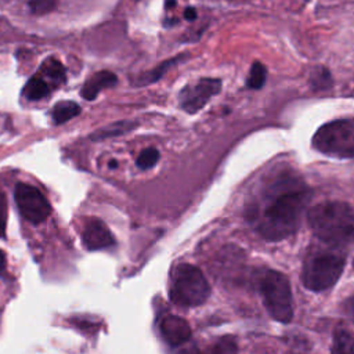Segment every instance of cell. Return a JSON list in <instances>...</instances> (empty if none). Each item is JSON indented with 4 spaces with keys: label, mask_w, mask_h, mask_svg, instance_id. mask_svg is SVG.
<instances>
[{
    "label": "cell",
    "mask_w": 354,
    "mask_h": 354,
    "mask_svg": "<svg viewBox=\"0 0 354 354\" xmlns=\"http://www.w3.org/2000/svg\"><path fill=\"white\" fill-rule=\"evenodd\" d=\"M6 264H7V260H6V253L0 249V275L4 272L6 270Z\"/></svg>",
    "instance_id": "4316f807"
},
{
    "label": "cell",
    "mask_w": 354,
    "mask_h": 354,
    "mask_svg": "<svg viewBox=\"0 0 354 354\" xmlns=\"http://www.w3.org/2000/svg\"><path fill=\"white\" fill-rule=\"evenodd\" d=\"M308 353V347H306L304 342H295L286 354H307Z\"/></svg>",
    "instance_id": "d4e9b609"
},
{
    "label": "cell",
    "mask_w": 354,
    "mask_h": 354,
    "mask_svg": "<svg viewBox=\"0 0 354 354\" xmlns=\"http://www.w3.org/2000/svg\"><path fill=\"white\" fill-rule=\"evenodd\" d=\"M14 199L21 216L32 224L46 221L51 213V206L46 196L30 184L18 183L14 188Z\"/></svg>",
    "instance_id": "52a82bcc"
},
{
    "label": "cell",
    "mask_w": 354,
    "mask_h": 354,
    "mask_svg": "<svg viewBox=\"0 0 354 354\" xmlns=\"http://www.w3.org/2000/svg\"><path fill=\"white\" fill-rule=\"evenodd\" d=\"M346 259L340 252L322 250L307 257L301 270V283L313 292L332 288L344 270Z\"/></svg>",
    "instance_id": "277c9868"
},
{
    "label": "cell",
    "mask_w": 354,
    "mask_h": 354,
    "mask_svg": "<svg viewBox=\"0 0 354 354\" xmlns=\"http://www.w3.org/2000/svg\"><path fill=\"white\" fill-rule=\"evenodd\" d=\"M158 160H159V151L153 147H148L140 152L136 160V165L141 170H148L153 167L158 163Z\"/></svg>",
    "instance_id": "d6986e66"
},
{
    "label": "cell",
    "mask_w": 354,
    "mask_h": 354,
    "mask_svg": "<svg viewBox=\"0 0 354 354\" xmlns=\"http://www.w3.org/2000/svg\"><path fill=\"white\" fill-rule=\"evenodd\" d=\"M50 94V87L44 79L40 77H32L25 84L24 95L30 101H39Z\"/></svg>",
    "instance_id": "e0dca14e"
},
{
    "label": "cell",
    "mask_w": 354,
    "mask_h": 354,
    "mask_svg": "<svg viewBox=\"0 0 354 354\" xmlns=\"http://www.w3.org/2000/svg\"><path fill=\"white\" fill-rule=\"evenodd\" d=\"M330 354H354V337L346 329H336L333 333Z\"/></svg>",
    "instance_id": "4fadbf2b"
},
{
    "label": "cell",
    "mask_w": 354,
    "mask_h": 354,
    "mask_svg": "<svg viewBox=\"0 0 354 354\" xmlns=\"http://www.w3.org/2000/svg\"><path fill=\"white\" fill-rule=\"evenodd\" d=\"M176 62V59H170V61H166L163 62L162 65H159L156 69L148 72V73H144L140 76V80L137 82V84H148V83H152L155 80H158L170 66L169 65H173Z\"/></svg>",
    "instance_id": "44dd1931"
},
{
    "label": "cell",
    "mask_w": 354,
    "mask_h": 354,
    "mask_svg": "<svg viewBox=\"0 0 354 354\" xmlns=\"http://www.w3.org/2000/svg\"><path fill=\"white\" fill-rule=\"evenodd\" d=\"M267 79V69L261 62H253L248 80H246V86L252 90H259L264 86Z\"/></svg>",
    "instance_id": "ac0fdd59"
},
{
    "label": "cell",
    "mask_w": 354,
    "mask_h": 354,
    "mask_svg": "<svg viewBox=\"0 0 354 354\" xmlns=\"http://www.w3.org/2000/svg\"><path fill=\"white\" fill-rule=\"evenodd\" d=\"M116 83H118V77L115 73H112L109 71L97 72L84 82L82 90H80V95L84 100L93 101L98 95L100 91H102L104 88L113 87Z\"/></svg>",
    "instance_id": "8fae6325"
},
{
    "label": "cell",
    "mask_w": 354,
    "mask_h": 354,
    "mask_svg": "<svg viewBox=\"0 0 354 354\" xmlns=\"http://www.w3.org/2000/svg\"><path fill=\"white\" fill-rule=\"evenodd\" d=\"M159 330L162 339L170 347H180L185 344L191 337L189 324L178 315H166L160 319Z\"/></svg>",
    "instance_id": "30bf717a"
},
{
    "label": "cell",
    "mask_w": 354,
    "mask_h": 354,
    "mask_svg": "<svg viewBox=\"0 0 354 354\" xmlns=\"http://www.w3.org/2000/svg\"><path fill=\"white\" fill-rule=\"evenodd\" d=\"M311 195L300 176L283 171L272 177L248 206V218L264 239H285L299 228Z\"/></svg>",
    "instance_id": "6da1fadb"
},
{
    "label": "cell",
    "mask_w": 354,
    "mask_h": 354,
    "mask_svg": "<svg viewBox=\"0 0 354 354\" xmlns=\"http://www.w3.org/2000/svg\"><path fill=\"white\" fill-rule=\"evenodd\" d=\"M176 6V3L174 1H171V3H166V7H174Z\"/></svg>",
    "instance_id": "83f0119b"
},
{
    "label": "cell",
    "mask_w": 354,
    "mask_h": 354,
    "mask_svg": "<svg viewBox=\"0 0 354 354\" xmlns=\"http://www.w3.org/2000/svg\"><path fill=\"white\" fill-rule=\"evenodd\" d=\"M221 90V80L214 77H202L194 83L187 84L178 95L180 106L188 112L195 113L203 108L209 100Z\"/></svg>",
    "instance_id": "ba28073f"
},
{
    "label": "cell",
    "mask_w": 354,
    "mask_h": 354,
    "mask_svg": "<svg viewBox=\"0 0 354 354\" xmlns=\"http://www.w3.org/2000/svg\"><path fill=\"white\" fill-rule=\"evenodd\" d=\"M199 354H238V344L232 336H221Z\"/></svg>",
    "instance_id": "5bb4252c"
},
{
    "label": "cell",
    "mask_w": 354,
    "mask_h": 354,
    "mask_svg": "<svg viewBox=\"0 0 354 354\" xmlns=\"http://www.w3.org/2000/svg\"><path fill=\"white\" fill-rule=\"evenodd\" d=\"M80 113V106L75 101H59L51 111V119L54 124H62Z\"/></svg>",
    "instance_id": "7c38bea8"
},
{
    "label": "cell",
    "mask_w": 354,
    "mask_h": 354,
    "mask_svg": "<svg viewBox=\"0 0 354 354\" xmlns=\"http://www.w3.org/2000/svg\"><path fill=\"white\" fill-rule=\"evenodd\" d=\"M57 6H58V3L51 1V0H40V1H29L28 3V7L30 8L32 14H36V15L48 14L53 10H55Z\"/></svg>",
    "instance_id": "7402d4cb"
},
{
    "label": "cell",
    "mask_w": 354,
    "mask_h": 354,
    "mask_svg": "<svg viewBox=\"0 0 354 354\" xmlns=\"http://www.w3.org/2000/svg\"><path fill=\"white\" fill-rule=\"evenodd\" d=\"M6 225H7V201L4 194L0 191V238L6 235Z\"/></svg>",
    "instance_id": "603a6c76"
},
{
    "label": "cell",
    "mask_w": 354,
    "mask_h": 354,
    "mask_svg": "<svg viewBox=\"0 0 354 354\" xmlns=\"http://www.w3.org/2000/svg\"><path fill=\"white\" fill-rule=\"evenodd\" d=\"M307 221L314 235L330 246L354 242V206L346 202L318 203L308 210Z\"/></svg>",
    "instance_id": "7a4b0ae2"
},
{
    "label": "cell",
    "mask_w": 354,
    "mask_h": 354,
    "mask_svg": "<svg viewBox=\"0 0 354 354\" xmlns=\"http://www.w3.org/2000/svg\"><path fill=\"white\" fill-rule=\"evenodd\" d=\"M260 290L268 314L278 322H290L293 318V296L289 279L279 271L267 270L261 278Z\"/></svg>",
    "instance_id": "5b68a950"
},
{
    "label": "cell",
    "mask_w": 354,
    "mask_h": 354,
    "mask_svg": "<svg viewBox=\"0 0 354 354\" xmlns=\"http://www.w3.org/2000/svg\"><path fill=\"white\" fill-rule=\"evenodd\" d=\"M131 129H134V124L130 123V122H126V120H122V122H116V123H112V124H108L97 131H94L91 134V140L94 141H98V140H105V138H109V137H115V136H120V134H124L127 131H130Z\"/></svg>",
    "instance_id": "2e32d148"
},
{
    "label": "cell",
    "mask_w": 354,
    "mask_h": 354,
    "mask_svg": "<svg viewBox=\"0 0 354 354\" xmlns=\"http://www.w3.org/2000/svg\"><path fill=\"white\" fill-rule=\"evenodd\" d=\"M210 295V285L203 272L191 264H178L170 274V300L180 307L203 304Z\"/></svg>",
    "instance_id": "3957f363"
},
{
    "label": "cell",
    "mask_w": 354,
    "mask_h": 354,
    "mask_svg": "<svg viewBox=\"0 0 354 354\" xmlns=\"http://www.w3.org/2000/svg\"><path fill=\"white\" fill-rule=\"evenodd\" d=\"M109 167H112V169H113V167H116V162H115V160H112V162L109 163Z\"/></svg>",
    "instance_id": "f1b7e54d"
},
{
    "label": "cell",
    "mask_w": 354,
    "mask_h": 354,
    "mask_svg": "<svg viewBox=\"0 0 354 354\" xmlns=\"http://www.w3.org/2000/svg\"><path fill=\"white\" fill-rule=\"evenodd\" d=\"M41 72L46 75V77L55 86H59L65 83V68L62 64L55 58H48L41 65Z\"/></svg>",
    "instance_id": "9a60e30c"
},
{
    "label": "cell",
    "mask_w": 354,
    "mask_h": 354,
    "mask_svg": "<svg viewBox=\"0 0 354 354\" xmlns=\"http://www.w3.org/2000/svg\"><path fill=\"white\" fill-rule=\"evenodd\" d=\"M311 83H313L314 88L324 90V88H328L330 86L332 76H330V73L326 68L318 66L311 73Z\"/></svg>",
    "instance_id": "ffe728a7"
},
{
    "label": "cell",
    "mask_w": 354,
    "mask_h": 354,
    "mask_svg": "<svg viewBox=\"0 0 354 354\" xmlns=\"http://www.w3.org/2000/svg\"><path fill=\"white\" fill-rule=\"evenodd\" d=\"M184 18L187 21H194L196 18V10L192 7H187L184 11Z\"/></svg>",
    "instance_id": "484cf974"
},
{
    "label": "cell",
    "mask_w": 354,
    "mask_h": 354,
    "mask_svg": "<svg viewBox=\"0 0 354 354\" xmlns=\"http://www.w3.org/2000/svg\"><path fill=\"white\" fill-rule=\"evenodd\" d=\"M82 241L87 250H101L115 245V238L106 224L100 218H90L83 231Z\"/></svg>",
    "instance_id": "9c48e42d"
},
{
    "label": "cell",
    "mask_w": 354,
    "mask_h": 354,
    "mask_svg": "<svg viewBox=\"0 0 354 354\" xmlns=\"http://www.w3.org/2000/svg\"><path fill=\"white\" fill-rule=\"evenodd\" d=\"M313 147L335 158H354V123L333 120L322 124L313 137Z\"/></svg>",
    "instance_id": "8992f818"
},
{
    "label": "cell",
    "mask_w": 354,
    "mask_h": 354,
    "mask_svg": "<svg viewBox=\"0 0 354 354\" xmlns=\"http://www.w3.org/2000/svg\"><path fill=\"white\" fill-rule=\"evenodd\" d=\"M342 311L347 318H350L354 322V296L348 297L342 304Z\"/></svg>",
    "instance_id": "cb8c5ba5"
}]
</instances>
